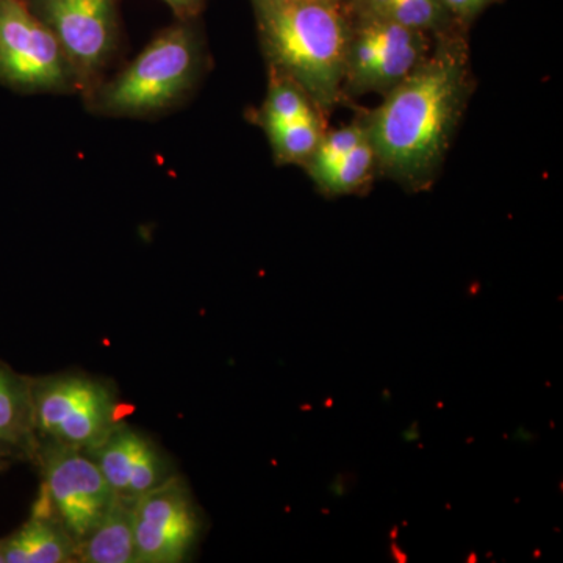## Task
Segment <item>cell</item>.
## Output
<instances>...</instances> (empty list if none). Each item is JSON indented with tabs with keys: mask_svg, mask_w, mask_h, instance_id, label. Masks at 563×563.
<instances>
[{
	"mask_svg": "<svg viewBox=\"0 0 563 563\" xmlns=\"http://www.w3.org/2000/svg\"><path fill=\"white\" fill-rule=\"evenodd\" d=\"M310 117H314V111L310 106L309 96L291 80L282 76L276 77L263 109L265 128Z\"/></svg>",
	"mask_w": 563,
	"mask_h": 563,
	"instance_id": "cell-16",
	"label": "cell"
},
{
	"mask_svg": "<svg viewBox=\"0 0 563 563\" xmlns=\"http://www.w3.org/2000/svg\"><path fill=\"white\" fill-rule=\"evenodd\" d=\"M2 548L5 563H65L77 558V544L62 523L35 515L2 540Z\"/></svg>",
	"mask_w": 563,
	"mask_h": 563,
	"instance_id": "cell-11",
	"label": "cell"
},
{
	"mask_svg": "<svg viewBox=\"0 0 563 563\" xmlns=\"http://www.w3.org/2000/svg\"><path fill=\"white\" fill-rule=\"evenodd\" d=\"M85 453L99 466L111 490L128 498L136 499L173 477L165 455L128 426H117Z\"/></svg>",
	"mask_w": 563,
	"mask_h": 563,
	"instance_id": "cell-8",
	"label": "cell"
},
{
	"mask_svg": "<svg viewBox=\"0 0 563 563\" xmlns=\"http://www.w3.org/2000/svg\"><path fill=\"white\" fill-rule=\"evenodd\" d=\"M0 563H5V558H3L2 540H0Z\"/></svg>",
	"mask_w": 563,
	"mask_h": 563,
	"instance_id": "cell-22",
	"label": "cell"
},
{
	"mask_svg": "<svg viewBox=\"0 0 563 563\" xmlns=\"http://www.w3.org/2000/svg\"><path fill=\"white\" fill-rule=\"evenodd\" d=\"M199 68V44L191 25L176 24L147 44L113 80L96 92L95 103L110 117H146L179 101Z\"/></svg>",
	"mask_w": 563,
	"mask_h": 563,
	"instance_id": "cell-3",
	"label": "cell"
},
{
	"mask_svg": "<svg viewBox=\"0 0 563 563\" xmlns=\"http://www.w3.org/2000/svg\"><path fill=\"white\" fill-rule=\"evenodd\" d=\"M0 468H2V462H0Z\"/></svg>",
	"mask_w": 563,
	"mask_h": 563,
	"instance_id": "cell-23",
	"label": "cell"
},
{
	"mask_svg": "<svg viewBox=\"0 0 563 563\" xmlns=\"http://www.w3.org/2000/svg\"><path fill=\"white\" fill-rule=\"evenodd\" d=\"M136 563H177L190 553L199 518L190 493L173 476L139 496L133 509Z\"/></svg>",
	"mask_w": 563,
	"mask_h": 563,
	"instance_id": "cell-7",
	"label": "cell"
},
{
	"mask_svg": "<svg viewBox=\"0 0 563 563\" xmlns=\"http://www.w3.org/2000/svg\"><path fill=\"white\" fill-rule=\"evenodd\" d=\"M265 129L272 139L274 154L284 163L303 162L312 157L322 139L317 114Z\"/></svg>",
	"mask_w": 563,
	"mask_h": 563,
	"instance_id": "cell-14",
	"label": "cell"
},
{
	"mask_svg": "<svg viewBox=\"0 0 563 563\" xmlns=\"http://www.w3.org/2000/svg\"><path fill=\"white\" fill-rule=\"evenodd\" d=\"M11 454H13V453H11L10 450H7V448L0 446V462H2V459L9 457V455H11Z\"/></svg>",
	"mask_w": 563,
	"mask_h": 563,
	"instance_id": "cell-21",
	"label": "cell"
},
{
	"mask_svg": "<svg viewBox=\"0 0 563 563\" xmlns=\"http://www.w3.org/2000/svg\"><path fill=\"white\" fill-rule=\"evenodd\" d=\"M51 444L43 455V493L77 544L101 523L117 493L111 490L101 470L85 451Z\"/></svg>",
	"mask_w": 563,
	"mask_h": 563,
	"instance_id": "cell-6",
	"label": "cell"
},
{
	"mask_svg": "<svg viewBox=\"0 0 563 563\" xmlns=\"http://www.w3.org/2000/svg\"><path fill=\"white\" fill-rule=\"evenodd\" d=\"M25 2L60 44L77 87H92L117 46L118 0Z\"/></svg>",
	"mask_w": 563,
	"mask_h": 563,
	"instance_id": "cell-5",
	"label": "cell"
},
{
	"mask_svg": "<svg viewBox=\"0 0 563 563\" xmlns=\"http://www.w3.org/2000/svg\"><path fill=\"white\" fill-rule=\"evenodd\" d=\"M362 5L366 13L420 32L442 27L450 16L442 0H362Z\"/></svg>",
	"mask_w": 563,
	"mask_h": 563,
	"instance_id": "cell-13",
	"label": "cell"
},
{
	"mask_svg": "<svg viewBox=\"0 0 563 563\" xmlns=\"http://www.w3.org/2000/svg\"><path fill=\"white\" fill-rule=\"evenodd\" d=\"M301 2L343 3V0H301Z\"/></svg>",
	"mask_w": 563,
	"mask_h": 563,
	"instance_id": "cell-20",
	"label": "cell"
},
{
	"mask_svg": "<svg viewBox=\"0 0 563 563\" xmlns=\"http://www.w3.org/2000/svg\"><path fill=\"white\" fill-rule=\"evenodd\" d=\"M35 444L31 383L0 365V446L32 453Z\"/></svg>",
	"mask_w": 563,
	"mask_h": 563,
	"instance_id": "cell-12",
	"label": "cell"
},
{
	"mask_svg": "<svg viewBox=\"0 0 563 563\" xmlns=\"http://www.w3.org/2000/svg\"><path fill=\"white\" fill-rule=\"evenodd\" d=\"M263 46L282 77L310 101L335 103L346 73L352 25L343 3L251 0Z\"/></svg>",
	"mask_w": 563,
	"mask_h": 563,
	"instance_id": "cell-2",
	"label": "cell"
},
{
	"mask_svg": "<svg viewBox=\"0 0 563 563\" xmlns=\"http://www.w3.org/2000/svg\"><path fill=\"white\" fill-rule=\"evenodd\" d=\"M163 2L168 3L180 16H190L192 11L201 5L202 0H163Z\"/></svg>",
	"mask_w": 563,
	"mask_h": 563,
	"instance_id": "cell-19",
	"label": "cell"
},
{
	"mask_svg": "<svg viewBox=\"0 0 563 563\" xmlns=\"http://www.w3.org/2000/svg\"><path fill=\"white\" fill-rule=\"evenodd\" d=\"M493 0H442L444 10L455 20L470 21Z\"/></svg>",
	"mask_w": 563,
	"mask_h": 563,
	"instance_id": "cell-18",
	"label": "cell"
},
{
	"mask_svg": "<svg viewBox=\"0 0 563 563\" xmlns=\"http://www.w3.org/2000/svg\"><path fill=\"white\" fill-rule=\"evenodd\" d=\"M376 155L368 136L361 144L332 165L328 172L322 173L317 180L325 190L331 192H350L357 190L373 172Z\"/></svg>",
	"mask_w": 563,
	"mask_h": 563,
	"instance_id": "cell-15",
	"label": "cell"
},
{
	"mask_svg": "<svg viewBox=\"0 0 563 563\" xmlns=\"http://www.w3.org/2000/svg\"><path fill=\"white\" fill-rule=\"evenodd\" d=\"M468 79L465 44L448 38L391 88L366 129L388 176L410 187L432 179L465 106Z\"/></svg>",
	"mask_w": 563,
	"mask_h": 563,
	"instance_id": "cell-1",
	"label": "cell"
},
{
	"mask_svg": "<svg viewBox=\"0 0 563 563\" xmlns=\"http://www.w3.org/2000/svg\"><path fill=\"white\" fill-rule=\"evenodd\" d=\"M361 24L376 46V58L358 90H391L428 57L424 32L366 11Z\"/></svg>",
	"mask_w": 563,
	"mask_h": 563,
	"instance_id": "cell-9",
	"label": "cell"
},
{
	"mask_svg": "<svg viewBox=\"0 0 563 563\" xmlns=\"http://www.w3.org/2000/svg\"><path fill=\"white\" fill-rule=\"evenodd\" d=\"M366 136H368V131L362 125H347V128L322 136L317 151L310 157L312 158L314 179L320 177L322 173L328 172L336 162L342 161L344 155L354 150L357 144H361Z\"/></svg>",
	"mask_w": 563,
	"mask_h": 563,
	"instance_id": "cell-17",
	"label": "cell"
},
{
	"mask_svg": "<svg viewBox=\"0 0 563 563\" xmlns=\"http://www.w3.org/2000/svg\"><path fill=\"white\" fill-rule=\"evenodd\" d=\"M0 81L24 92L76 85L60 44L25 0H0Z\"/></svg>",
	"mask_w": 563,
	"mask_h": 563,
	"instance_id": "cell-4",
	"label": "cell"
},
{
	"mask_svg": "<svg viewBox=\"0 0 563 563\" xmlns=\"http://www.w3.org/2000/svg\"><path fill=\"white\" fill-rule=\"evenodd\" d=\"M135 498L117 495L113 506L90 536L77 543V561L85 563L135 562Z\"/></svg>",
	"mask_w": 563,
	"mask_h": 563,
	"instance_id": "cell-10",
	"label": "cell"
}]
</instances>
